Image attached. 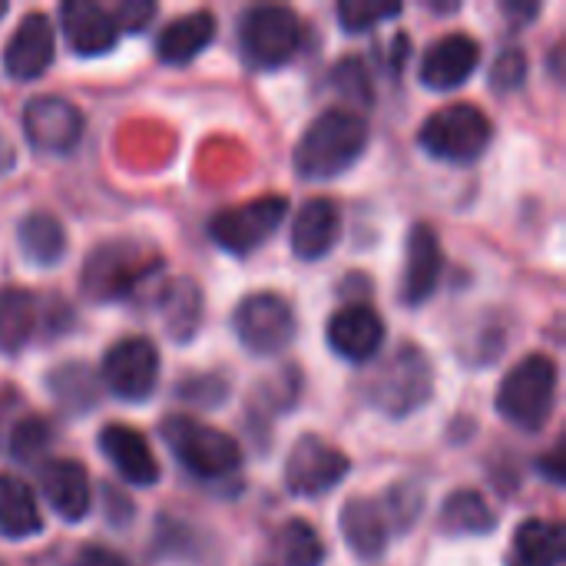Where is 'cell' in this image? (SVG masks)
Instances as JSON below:
<instances>
[{
  "mask_svg": "<svg viewBox=\"0 0 566 566\" xmlns=\"http://www.w3.org/2000/svg\"><path fill=\"white\" fill-rule=\"evenodd\" d=\"M368 146V123L355 109L318 113L295 146V169L305 179H332L352 169Z\"/></svg>",
  "mask_w": 566,
  "mask_h": 566,
  "instance_id": "6da1fadb",
  "label": "cell"
},
{
  "mask_svg": "<svg viewBox=\"0 0 566 566\" xmlns=\"http://www.w3.org/2000/svg\"><path fill=\"white\" fill-rule=\"evenodd\" d=\"M163 272V259L136 242H103L83 262V295L93 302H126L153 275Z\"/></svg>",
  "mask_w": 566,
  "mask_h": 566,
  "instance_id": "7a4b0ae2",
  "label": "cell"
},
{
  "mask_svg": "<svg viewBox=\"0 0 566 566\" xmlns=\"http://www.w3.org/2000/svg\"><path fill=\"white\" fill-rule=\"evenodd\" d=\"M163 441L176 454V461L202 481H222L242 468V448L232 434L199 424L196 418L172 415L159 428Z\"/></svg>",
  "mask_w": 566,
  "mask_h": 566,
  "instance_id": "3957f363",
  "label": "cell"
},
{
  "mask_svg": "<svg viewBox=\"0 0 566 566\" xmlns=\"http://www.w3.org/2000/svg\"><path fill=\"white\" fill-rule=\"evenodd\" d=\"M557 405V361L527 355L497 388V411L521 431H541Z\"/></svg>",
  "mask_w": 566,
  "mask_h": 566,
  "instance_id": "277c9868",
  "label": "cell"
},
{
  "mask_svg": "<svg viewBox=\"0 0 566 566\" xmlns=\"http://www.w3.org/2000/svg\"><path fill=\"white\" fill-rule=\"evenodd\" d=\"M434 391V371L418 345H401L368 385V401L391 418H408L428 405Z\"/></svg>",
  "mask_w": 566,
  "mask_h": 566,
  "instance_id": "5b68a950",
  "label": "cell"
},
{
  "mask_svg": "<svg viewBox=\"0 0 566 566\" xmlns=\"http://www.w3.org/2000/svg\"><path fill=\"white\" fill-rule=\"evenodd\" d=\"M239 46L255 70L285 66L302 46V20L292 7L259 3L239 17Z\"/></svg>",
  "mask_w": 566,
  "mask_h": 566,
  "instance_id": "8992f818",
  "label": "cell"
},
{
  "mask_svg": "<svg viewBox=\"0 0 566 566\" xmlns=\"http://www.w3.org/2000/svg\"><path fill=\"white\" fill-rule=\"evenodd\" d=\"M424 153L444 163H474L491 146V119L474 103H448L418 133Z\"/></svg>",
  "mask_w": 566,
  "mask_h": 566,
  "instance_id": "52a82bcc",
  "label": "cell"
},
{
  "mask_svg": "<svg viewBox=\"0 0 566 566\" xmlns=\"http://www.w3.org/2000/svg\"><path fill=\"white\" fill-rule=\"evenodd\" d=\"M232 328H235V335L249 355L272 358L295 342L298 322H295L292 305L282 295L255 292V295L239 302V308L232 315Z\"/></svg>",
  "mask_w": 566,
  "mask_h": 566,
  "instance_id": "ba28073f",
  "label": "cell"
},
{
  "mask_svg": "<svg viewBox=\"0 0 566 566\" xmlns=\"http://www.w3.org/2000/svg\"><path fill=\"white\" fill-rule=\"evenodd\" d=\"M285 212H289L285 196H262V199H252V202L219 212L209 222V235L229 255H249L269 242V235L282 226Z\"/></svg>",
  "mask_w": 566,
  "mask_h": 566,
  "instance_id": "9c48e42d",
  "label": "cell"
},
{
  "mask_svg": "<svg viewBox=\"0 0 566 566\" xmlns=\"http://www.w3.org/2000/svg\"><path fill=\"white\" fill-rule=\"evenodd\" d=\"M348 468L352 461L338 448H332L328 441L315 434H305L295 441L285 461V488L295 497H322L345 481Z\"/></svg>",
  "mask_w": 566,
  "mask_h": 566,
  "instance_id": "30bf717a",
  "label": "cell"
},
{
  "mask_svg": "<svg viewBox=\"0 0 566 566\" xmlns=\"http://www.w3.org/2000/svg\"><path fill=\"white\" fill-rule=\"evenodd\" d=\"M103 385L119 401H146L159 381V352L149 338H123L116 342L99 371Z\"/></svg>",
  "mask_w": 566,
  "mask_h": 566,
  "instance_id": "8fae6325",
  "label": "cell"
},
{
  "mask_svg": "<svg viewBox=\"0 0 566 566\" xmlns=\"http://www.w3.org/2000/svg\"><path fill=\"white\" fill-rule=\"evenodd\" d=\"M23 133H27V143L40 153H53V156L70 153L83 136V113L70 99L46 93L27 103Z\"/></svg>",
  "mask_w": 566,
  "mask_h": 566,
  "instance_id": "7c38bea8",
  "label": "cell"
},
{
  "mask_svg": "<svg viewBox=\"0 0 566 566\" xmlns=\"http://www.w3.org/2000/svg\"><path fill=\"white\" fill-rule=\"evenodd\" d=\"M53 50H56V36H53L50 17L46 13H27L20 20V27L13 30V36L7 40L3 70L10 80H20V83L36 80L53 63Z\"/></svg>",
  "mask_w": 566,
  "mask_h": 566,
  "instance_id": "4fadbf2b",
  "label": "cell"
},
{
  "mask_svg": "<svg viewBox=\"0 0 566 566\" xmlns=\"http://www.w3.org/2000/svg\"><path fill=\"white\" fill-rule=\"evenodd\" d=\"M481 63V46L468 33H448L434 40L421 60V83L431 90H458Z\"/></svg>",
  "mask_w": 566,
  "mask_h": 566,
  "instance_id": "5bb4252c",
  "label": "cell"
},
{
  "mask_svg": "<svg viewBox=\"0 0 566 566\" xmlns=\"http://www.w3.org/2000/svg\"><path fill=\"white\" fill-rule=\"evenodd\" d=\"M328 345L345 361H368L385 345V322L371 305H348L328 318Z\"/></svg>",
  "mask_w": 566,
  "mask_h": 566,
  "instance_id": "9a60e30c",
  "label": "cell"
},
{
  "mask_svg": "<svg viewBox=\"0 0 566 566\" xmlns=\"http://www.w3.org/2000/svg\"><path fill=\"white\" fill-rule=\"evenodd\" d=\"M444 272V252L441 239L431 226L418 222L408 232V259H405V282H401V298L408 305H421L434 295L438 282Z\"/></svg>",
  "mask_w": 566,
  "mask_h": 566,
  "instance_id": "2e32d148",
  "label": "cell"
},
{
  "mask_svg": "<svg viewBox=\"0 0 566 566\" xmlns=\"http://www.w3.org/2000/svg\"><path fill=\"white\" fill-rule=\"evenodd\" d=\"M99 451L116 468V474L136 488H153L159 481V461L146 438L129 424H106L99 431Z\"/></svg>",
  "mask_w": 566,
  "mask_h": 566,
  "instance_id": "e0dca14e",
  "label": "cell"
},
{
  "mask_svg": "<svg viewBox=\"0 0 566 566\" xmlns=\"http://www.w3.org/2000/svg\"><path fill=\"white\" fill-rule=\"evenodd\" d=\"M60 23H63V36H66L70 50L80 56H99V53L113 50L119 40V30H116L109 10L99 3H90V0L60 3Z\"/></svg>",
  "mask_w": 566,
  "mask_h": 566,
  "instance_id": "ac0fdd59",
  "label": "cell"
},
{
  "mask_svg": "<svg viewBox=\"0 0 566 566\" xmlns=\"http://www.w3.org/2000/svg\"><path fill=\"white\" fill-rule=\"evenodd\" d=\"M40 491L46 504L70 524L90 514V478L80 461L53 458L40 468Z\"/></svg>",
  "mask_w": 566,
  "mask_h": 566,
  "instance_id": "d6986e66",
  "label": "cell"
},
{
  "mask_svg": "<svg viewBox=\"0 0 566 566\" xmlns=\"http://www.w3.org/2000/svg\"><path fill=\"white\" fill-rule=\"evenodd\" d=\"M338 232H342V212L332 199H308L298 216H295V226H292V252L298 259H322L335 249L338 242Z\"/></svg>",
  "mask_w": 566,
  "mask_h": 566,
  "instance_id": "ffe728a7",
  "label": "cell"
},
{
  "mask_svg": "<svg viewBox=\"0 0 566 566\" xmlns=\"http://www.w3.org/2000/svg\"><path fill=\"white\" fill-rule=\"evenodd\" d=\"M342 537L345 544L361 557V560H378L388 547V537H391V527L381 514V504L371 501V497H352L345 507H342Z\"/></svg>",
  "mask_w": 566,
  "mask_h": 566,
  "instance_id": "44dd1931",
  "label": "cell"
},
{
  "mask_svg": "<svg viewBox=\"0 0 566 566\" xmlns=\"http://www.w3.org/2000/svg\"><path fill=\"white\" fill-rule=\"evenodd\" d=\"M212 40H216V17L209 10H196V13L176 17L169 27H163V33L156 36V56L163 63L182 66V63L196 60Z\"/></svg>",
  "mask_w": 566,
  "mask_h": 566,
  "instance_id": "7402d4cb",
  "label": "cell"
},
{
  "mask_svg": "<svg viewBox=\"0 0 566 566\" xmlns=\"http://www.w3.org/2000/svg\"><path fill=\"white\" fill-rule=\"evenodd\" d=\"M159 308L172 342L186 345L202 325V292L192 279H172L159 292Z\"/></svg>",
  "mask_w": 566,
  "mask_h": 566,
  "instance_id": "603a6c76",
  "label": "cell"
},
{
  "mask_svg": "<svg viewBox=\"0 0 566 566\" xmlns=\"http://www.w3.org/2000/svg\"><path fill=\"white\" fill-rule=\"evenodd\" d=\"M46 388L53 395V401L60 405V411L66 415H86L96 408L99 401V381L90 371V365L83 361H63L46 375Z\"/></svg>",
  "mask_w": 566,
  "mask_h": 566,
  "instance_id": "cb8c5ba5",
  "label": "cell"
},
{
  "mask_svg": "<svg viewBox=\"0 0 566 566\" xmlns=\"http://www.w3.org/2000/svg\"><path fill=\"white\" fill-rule=\"evenodd\" d=\"M43 517L36 507L33 491L10 474H0V534L10 541H27L33 534H40Z\"/></svg>",
  "mask_w": 566,
  "mask_h": 566,
  "instance_id": "d4e9b609",
  "label": "cell"
},
{
  "mask_svg": "<svg viewBox=\"0 0 566 566\" xmlns=\"http://www.w3.org/2000/svg\"><path fill=\"white\" fill-rule=\"evenodd\" d=\"M17 245H20L27 262L50 269L66 255V232L50 212H30L17 226Z\"/></svg>",
  "mask_w": 566,
  "mask_h": 566,
  "instance_id": "484cf974",
  "label": "cell"
},
{
  "mask_svg": "<svg viewBox=\"0 0 566 566\" xmlns=\"http://www.w3.org/2000/svg\"><path fill=\"white\" fill-rule=\"evenodd\" d=\"M265 566H322L325 544L308 521H289L275 531Z\"/></svg>",
  "mask_w": 566,
  "mask_h": 566,
  "instance_id": "4316f807",
  "label": "cell"
},
{
  "mask_svg": "<svg viewBox=\"0 0 566 566\" xmlns=\"http://www.w3.org/2000/svg\"><path fill=\"white\" fill-rule=\"evenodd\" d=\"M497 514L478 491H454L441 504V531L454 537H484L494 534Z\"/></svg>",
  "mask_w": 566,
  "mask_h": 566,
  "instance_id": "83f0119b",
  "label": "cell"
},
{
  "mask_svg": "<svg viewBox=\"0 0 566 566\" xmlns=\"http://www.w3.org/2000/svg\"><path fill=\"white\" fill-rule=\"evenodd\" d=\"M40 325V305L27 289L0 292V352H20Z\"/></svg>",
  "mask_w": 566,
  "mask_h": 566,
  "instance_id": "f1b7e54d",
  "label": "cell"
},
{
  "mask_svg": "<svg viewBox=\"0 0 566 566\" xmlns=\"http://www.w3.org/2000/svg\"><path fill=\"white\" fill-rule=\"evenodd\" d=\"M514 551L524 566H557L564 560V531L554 521H524L514 534Z\"/></svg>",
  "mask_w": 566,
  "mask_h": 566,
  "instance_id": "f546056e",
  "label": "cell"
},
{
  "mask_svg": "<svg viewBox=\"0 0 566 566\" xmlns=\"http://www.w3.org/2000/svg\"><path fill=\"white\" fill-rule=\"evenodd\" d=\"M378 504H381V514H385L388 527L398 531V534H405V531L415 527V521L424 511V491L415 481H401V484L388 488Z\"/></svg>",
  "mask_w": 566,
  "mask_h": 566,
  "instance_id": "4dcf8cb0",
  "label": "cell"
},
{
  "mask_svg": "<svg viewBox=\"0 0 566 566\" xmlns=\"http://www.w3.org/2000/svg\"><path fill=\"white\" fill-rule=\"evenodd\" d=\"M328 83L338 96H345L355 106H371L375 103V86H371V73L358 56H345L332 66Z\"/></svg>",
  "mask_w": 566,
  "mask_h": 566,
  "instance_id": "1f68e13d",
  "label": "cell"
},
{
  "mask_svg": "<svg viewBox=\"0 0 566 566\" xmlns=\"http://www.w3.org/2000/svg\"><path fill=\"white\" fill-rule=\"evenodd\" d=\"M50 441H53V431H50V424L43 418H23L10 431L7 454L17 458L20 464H36V458H43Z\"/></svg>",
  "mask_w": 566,
  "mask_h": 566,
  "instance_id": "d6a6232c",
  "label": "cell"
},
{
  "mask_svg": "<svg viewBox=\"0 0 566 566\" xmlns=\"http://www.w3.org/2000/svg\"><path fill=\"white\" fill-rule=\"evenodd\" d=\"M405 7L401 3H371V0H345L338 3V20L348 33H361V30H371L375 23L381 20H391L398 17Z\"/></svg>",
  "mask_w": 566,
  "mask_h": 566,
  "instance_id": "836d02e7",
  "label": "cell"
},
{
  "mask_svg": "<svg viewBox=\"0 0 566 566\" xmlns=\"http://www.w3.org/2000/svg\"><path fill=\"white\" fill-rule=\"evenodd\" d=\"M527 80V56L521 50H504L494 66H491V83L497 93H511V90H521Z\"/></svg>",
  "mask_w": 566,
  "mask_h": 566,
  "instance_id": "e575fe53",
  "label": "cell"
},
{
  "mask_svg": "<svg viewBox=\"0 0 566 566\" xmlns=\"http://www.w3.org/2000/svg\"><path fill=\"white\" fill-rule=\"evenodd\" d=\"M226 395H229V381L222 375H199V378H189V381L179 385L182 401H196V405H206V408L222 405Z\"/></svg>",
  "mask_w": 566,
  "mask_h": 566,
  "instance_id": "d590c367",
  "label": "cell"
},
{
  "mask_svg": "<svg viewBox=\"0 0 566 566\" xmlns=\"http://www.w3.org/2000/svg\"><path fill=\"white\" fill-rule=\"evenodd\" d=\"M109 17H113L116 30L139 33V30H146V23L156 17V3H149V0H123V3H116V7L109 10Z\"/></svg>",
  "mask_w": 566,
  "mask_h": 566,
  "instance_id": "8d00e7d4",
  "label": "cell"
},
{
  "mask_svg": "<svg viewBox=\"0 0 566 566\" xmlns=\"http://www.w3.org/2000/svg\"><path fill=\"white\" fill-rule=\"evenodd\" d=\"M73 566H129L126 564V557H119V554H113V551H106V547H80L76 551V557L70 560Z\"/></svg>",
  "mask_w": 566,
  "mask_h": 566,
  "instance_id": "74e56055",
  "label": "cell"
},
{
  "mask_svg": "<svg viewBox=\"0 0 566 566\" xmlns=\"http://www.w3.org/2000/svg\"><path fill=\"white\" fill-rule=\"evenodd\" d=\"M106 517H109V521H116L119 527L133 517L129 501H126L123 494H113V488H106Z\"/></svg>",
  "mask_w": 566,
  "mask_h": 566,
  "instance_id": "f35d334b",
  "label": "cell"
},
{
  "mask_svg": "<svg viewBox=\"0 0 566 566\" xmlns=\"http://www.w3.org/2000/svg\"><path fill=\"white\" fill-rule=\"evenodd\" d=\"M560 458H564V454H560V451H554V454H551V461H544V464H541V468L551 474V481H554V484H564V464H560Z\"/></svg>",
  "mask_w": 566,
  "mask_h": 566,
  "instance_id": "ab89813d",
  "label": "cell"
},
{
  "mask_svg": "<svg viewBox=\"0 0 566 566\" xmlns=\"http://www.w3.org/2000/svg\"><path fill=\"white\" fill-rule=\"evenodd\" d=\"M537 3H504V13L511 17H537Z\"/></svg>",
  "mask_w": 566,
  "mask_h": 566,
  "instance_id": "60d3db41",
  "label": "cell"
},
{
  "mask_svg": "<svg viewBox=\"0 0 566 566\" xmlns=\"http://www.w3.org/2000/svg\"><path fill=\"white\" fill-rule=\"evenodd\" d=\"M40 566H73V564H63V560H56V557H46Z\"/></svg>",
  "mask_w": 566,
  "mask_h": 566,
  "instance_id": "b9f144b4",
  "label": "cell"
},
{
  "mask_svg": "<svg viewBox=\"0 0 566 566\" xmlns=\"http://www.w3.org/2000/svg\"><path fill=\"white\" fill-rule=\"evenodd\" d=\"M3 13H7V3H3V0H0V17H3Z\"/></svg>",
  "mask_w": 566,
  "mask_h": 566,
  "instance_id": "7bdbcfd3",
  "label": "cell"
}]
</instances>
